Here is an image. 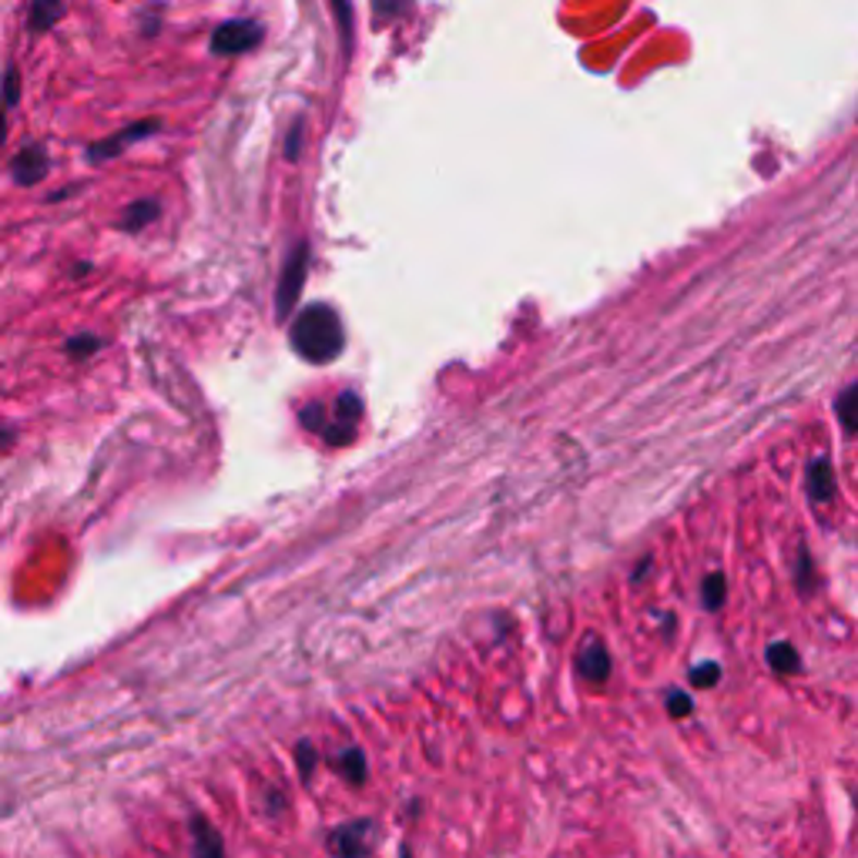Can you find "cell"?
<instances>
[{
	"label": "cell",
	"mask_w": 858,
	"mask_h": 858,
	"mask_svg": "<svg viewBox=\"0 0 858 858\" xmlns=\"http://www.w3.org/2000/svg\"><path fill=\"white\" fill-rule=\"evenodd\" d=\"M295 758H299V772H302V778H309L312 775V768H315V751H312V745H299V751H295Z\"/></svg>",
	"instance_id": "cell-20"
},
{
	"label": "cell",
	"mask_w": 858,
	"mask_h": 858,
	"mask_svg": "<svg viewBox=\"0 0 858 858\" xmlns=\"http://www.w3.org/2000/svg\"><path fill=\"white\" fill-rule=\"evenodd\" d=\"M98 346H101V339H95V336H74V339L68 342V352H71V355H92Z\"/></svg>",
	"instance_id": "cell-19"
},
{
	"label": "cell",
	"mask_w": 858,
	"mask_h": 858,
	"mask_svg": "<svg viewBox=\"0 0 858 858\" xmlns=\"http://www.w3.org/2000/svg\"><path fill=\"white\" fill-rule=\"evenodd\" d=\"M336 764H339V772H342L352 785H363V782H366V758H363V751H359V748H349Z\"/></svg>",
	"instance_id": "cell-13"
},
{
	"label": "cell",
	"mask_w": 858,
	"mask_h": 858,
	"mask_svg": "<svg viewBox=\"0 0 858 858\" xmlns=\"http://www.w3.org/2000/svg\"><path fill=\"white\" fill-rule=\"evenodd\" d=\"M717 681H721V667L714 661H704V664H698L691 670V685L694 688H714Z\"/></svg>",
	"instance_id": "cell-16"
},
{
	"label": "cell",
	"mask_w": 858,
	"mask_h": 858,
	"mask_svg": "<svg viewBox=\"0 0 858 858\" xmlns=\"http://www.w3.org/2000/svg\"><path fill=\"white\" fill-rule=\"evenodd\" d=\"M161 128V121H142V124H128V128H121L118 134H111V138H105V142H98V145H92L87 148V158H92L95 165L98 161H108V158H114V155H121L128 145H134V142H145L152 131H158Z\"/></svg>",
	"instance_id": "cell-5"
},
{
	"label": "cell",
	"mask_w": 858,
	"mask_h": 858,
	"mask_svg": "<svg viewBox=\"0 0 858 858\" xmlns=\"http://www.w3.org/2000/svg\"><path fill=\"white\" fill-rule=\"evenodd\" d=\"M48 174V155L44 148H27L14 158V182L17 185H37Z\"/></svg>",
	"instance_id": "cell-8"
},
{
	"label": "cell",
	"mask_w": 858,
	"mask_h": 858,
	"mask_svg": "<svg viewBox=\"0 0 858 858\" xmlns=\"http://www.w3.org/2000/svg\"><path fill=\"white\" fill-rule=\"evenodd\" d=\"M192 842H195V858H225V845L221 835L215 832V825L202 815L192 819Z\"/></svg>",
	"instance_id": "cell-9"
},
{
	"label": "cell",
	"mask_w": 858,
	"mask_h": 858,
	"mask_svg": "<svg viewBox=\"0 0 858 858\" xmlns=\"http://www.w3.org/2000/svg\"><path fill=\"white\" fill-rule=\"evenodd\" d=\"M17 101V68H8V95H4V105H14Z\"/></svg>",
	"instance_id": "cell-22"
},
{
	"label": "cell",
	"mask_w": 858,
	"mask_h": 858,
	"mask_svg": "<svg viewBox=\"0 0 858 858\" xmlns=\"http://www.w3.org/2000/svg\"><path fill=\"white\" fill-rule=\"evenodd\" d=\"M158 218V202L155 198H145V202H134L124 208V218H121V229L128 232H138L145 225H152Z\"/></svg>",
	"instance_id": "cell-11"
},
{
	"label": "cell",
	"mask_w": 858,
	"mask_h": 858,
	"mask_svg": "<svg viewBox=\"0 0 858 858\" xmlns=\"http://www.w3.org/2000/svg\"><path fill=\"white\" fill-rule=\"evenodd\" d=\"M577 670L587 677V681H594V685L607 681V674H611V654H607V648H604L597 638H587V644L580 648V654H577Z\"/></svg>",
	"instance_id": "cell-7"
},
{
	"label": "cell",
	"mask_w": 858,
	"mask_h": 858,
	"mask_svg": "<svg viewBox=\"0 0 858 858\" xmlns=\"http://www.w3.org/2000/svg\"><path fill=\"white\" fill-rule=\"evenodd\" d=\"M329 848L336 858H366L373 848V822H349L329 835Z\"/></svg>",
	"instance_id": "cell-4"
},
{
	"label": "cell",
	"mask_w": 858,
	"mask_h": 858,
	"mask_svg": "<svg viewBox=\"0 0 858 858\" xmlns=\"http://www.w3.org/2000/svg\"><path fill=\"white\" fill-rule=\"evenodd\" d=\"M333 413H336V423L326 426L323 436H326L333 446H342V443H349V439L355 436V423H359V416H363V402H359L355 392H342Z\"/></svg>",
	"instance_id": "cell-6"
},
{
	"label": "cell",
	"mask_w": 858,
	"mask_h": 858,
	"mask_svg": "<svg viewBox=\"0 0 858 858\" xmlns=\"http://www.w3.org/2000/svg\"><path fill=\"white\" fill-rule=\"evenodd\" d=\"M292 349L309 359V363H333V359L342 352V323L339 315L329 305H309L295 315L292 323Z\"/></svg>",
	"instance_id": "cell-1"
},
{
	"label": "cell",
	"mask_w": 858,
	"mask_h": 858,
	"mask_svg": "<svg viewBox=\"0 0 858 858\" xmlns=\"http://www.w3.org/2000/svg\"><path fill=\"white\" fill-rule=\"evenodd\" d=\"M302 423H305L312 433H326V410H323V402H312L309 410H302Z\"/></svg>",
	"instance_id": "cell-18"
},
{
	"label": "cell",
	"mask_w": 858,
	"mask_h": 858,
	"mask_svg": "<svg viewBox=\"0 0 858 858\" xmlns=\"http://www.w3.org/2000/svg\"><path fill=\"white\" fill-rule=\"evenodd\" d=\"M262 40V27L255 21H225L212 34V51L215 55H245Z\"/></svg>",
	"instance_id": "cell-3"
},
{
	"label": "cell",
	"mask_w": 858,
	"mask_h": 858,
	"mask_svg": "<svg viewBox=\"0 0 858 858\" xmlns=\"http://www.w3.org/2000/svg\"><path fill=\"white\" fill-rule=\"evenodd\" d=\"M295 152H299V124L292 128V138H289V158H295Z\"/></svg>",
	"instance_id": "cell-23"
},
{
	"label": "cell",
	"mask_w": 858,
	"mask_h": 858,
	"mask_svg": "<svg viewBox=\"0 0 858 858\" xmlns=\"http://www.w3.org/2000/svg\"><path fill=\"white\" fill-rule=\"evenodd\" d=\"M808 493L815 504H829L835 493V476H832V463L825 457H819L815 463L808 467Z\"/></svg>",
	"instance_id": "cell-10"
},
{
	"label": "cell",
	"mask_w": 858,
	"mask_h": 858,
	"mask_svg": "<svg viewBox=\"0 0 858 858\" xmlns=\"http://www.w3.org/2000/svg\"><path fill=\"white\" fill-rule=\"evenodd\" d=\"M721 601H725V577L721 573L704 577V607H721Z\"/></svg>",
	"instance_id": "cell-17"
},
{
	"label": "cell",
	"mask_w": 858,
	"mask_h": 858,
	"mask_svg": "<svg viewBox=\"0 0 858 858\" xmlns=\"http://www.w3.org/2000/svg\"><path fill=\"white\" fill-rule=\"evenodd\" d=\"M61 14H64L61 4H34V11H31V31H48Z\"/></svg>",
	"instance_id": "cell-15"
},
{
	"label": "cell",
	"mask_w": 858,
	"mask_h": 858,
	"mask_svg": "<svg viewBox=\"0 0 858 858\" xmlns=\"http://www.w3.org/2000/svg\"><path fill=\"white\" fill-rule=\"evenodd\" d=\"M838 420L848 433H858V383L838 396Z\"/></svg>",
	"instance_id": "cell-14"
},
{
	"label": "cell",
	"mask_w": 858,
	"mask_h": 858,
	"mask_svg": "<svg viewBox=\"0 0 858 858\" xmlns=\"http://www.w3.org/2000/svg\"><path fill=\"white\" fill-rule=\"evenodd\" d=\"M14 439V433H8V430H0V446H8Z\"/></svg>",
	"instance_id": "cell-24"
},
{
	"label": "cell",
	"mask_w": 858,
	"mask_h": 858,
	"mask_svg": "<svg viewBox=\"0 0 858 858\" xmlns=\"http://www.w3.org/2000/svg\"><path fill=\"white\" fill-rule=\"evenodd\" d=\"M305 268H309V245L299 242L289 258H286V268H282V279H279V289H276V315L279 319H289L299 295H302V286H305Z\"/></svg>",
	"instance_id": "cell-2"
},
{
	"label": "cell",
	"mask_w": 858,
	"mask_h": 858,
	"mask_svg": "<svg viewBox=\"0 0 858 858\" xmlns=\"http://www.w3.org/2000/svg\"><path fill=\"white\" fill-rule=\"evenodd\" d=\"M768 664H772L778 674H798V670H801V657H798V651H795L791 644H785V641H778V644L768 648Z\"/></svg>",
	"instance_id": "cell-12"
},
{
	"label": "cell",
	"mask_w": 858,
	"mask_h": 858,
	"mask_svg": "<svg viewBox=\"0 0 858 858\" xmlns=\"http://www.w3.org/2000/svg\"><path fill=\"white\" fill-rule=\"evenodd\" d=\"M667 708H670L674 717H685V714H691V698L681 694V691H674V694L667 698Z\"/></svg>",
	"instance_id": "cell-21"
}]
</instances>
